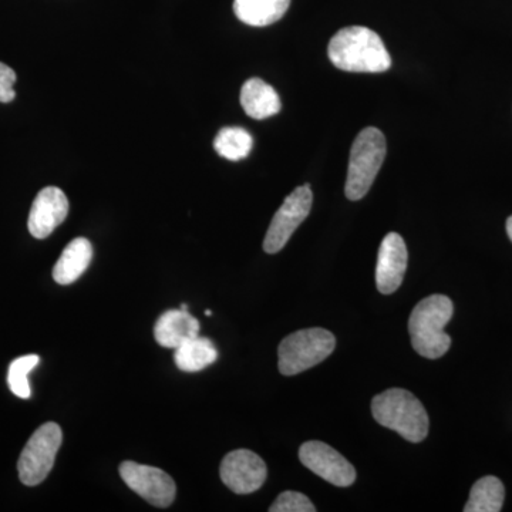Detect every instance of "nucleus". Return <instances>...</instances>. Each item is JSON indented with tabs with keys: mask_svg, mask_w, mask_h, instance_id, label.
<instances>
[{
	"mask_svg": "<svg viewBox=\"0 0 512 512\" xmlns=\"http://www.w3.org/2000/svg\"><path fill=\"white\" fill-rule=\"evenodd\" d=\"M330 62L343 72L383 73L392 66V57L383 40L365 26L339 30L328 47Z\"/></svg>",
	"mask_w": 512,
	"mask_h": 512,
	"instance_id": "nucleus-1",
	"label": "nucleus"
},
{
	"mask_svg": "<svg viewBox=\"0 0 512 512\" xmlns=\"http://www.w3.org/2000/svg\"><path fill=\"white\" fill-rule=\"evenodd\" d=\"M454 305L446 295H431L414 306L409 319V332L414 350L426 359H440L451 346L444 332L453 318Z\"/></svg>",
	"mask_w": 512,
	"mask_h": 512,
	"instance_id": "nucleus-2",
	"label": "nucleus"
},
{
	"mask_svg": "<svg viewBox=\"0 0 512 512\" xmlns=\"http://www.w3.org/2000/svg\"><path fill=\"white\" fill-rule=\"evenodd\" d=\"M372 413L380 426L396 431L410 443H420L429 434V414L409 390L389 389L377 394Z\"/></svg>",
	"mask_w": 512,
	"mask_h": 512,
	"instance_id": "nucleus-3",
	"label": "nucleus"
},
{
	"mask_svg": "<svg viewBox=\"0 0 512 512\" xmlns=\"http://www.w3.org/2000/svg\"><path fill=\"white\" fill-rule=\"evenodd\" d=\"M386 138L379 128L367 127L360 131L350 151L348 180L345 194L350 201H359L375 183L386 158Z\"/></svg>",
	"mask_w": 512,
	"mask_h": 512,
	"instance_id": "nucleus-4",
	"label": "nucleus"
},
{
	"mask_svg": "<svg viewBox=\"0 0 512 512\" xmlns=\"http://www.w3.org/2000/svg\"><path fill=\"white\" fill-rule=\"evenodd\" d=\"M336 348L332 332L322 328L298 330L286 336L279 345V372L284 376H295L318 366L328 359Z\"/></svg>",
	"mask_w": 512,
	"mask_h": 512,
	"instance_id": "nucleus-5",
	"label": "nucleus"
},
{
	"mask_svg": "<svg viewBox=\"0 0 512 512\" xmlns=\"http://www.w3.org/2000/svg\"><path fill=\"white\" fill-rule=\"evenodd\" d=\"M62 441V429L56 423L43 424L33 433L18 463L19 478L23 484L35 487L46 480L55 466Z\"/></svg>",
	"mask_w": 512,
	"mask_h": 512,
	"instance_id": "nucleus-6",
	"label": "nucleus"
},
{
	"mask_svg": "<svg viewBox=\"0 0 512 512\" xmlns=\"http://www.w3.org/2000/svg\"><path fill=\"white\" fill-rule=\"evenodd\" d=\"M312 204L313 194L309 185L296 188L286 197L266 232L264 239L266 254H278L281 249L285 248L293 232L311 214Z\"/></svg>",
	"mask_w": 512,
	"mask_h": 512,
	"instance_id": "nucleus-7",
	"label": "nucleus"
},
{
	"mask_svg": "<svg viewBox=\"0 0 512 512\" xmlns=\"http://www.w3.org/2000/svg\"><path fill=\"white\" fill-rule=\"evenodd\" d=\"M124 483L154 507H170L174 503L177 487L173 478L157 467L124 461L120 466Z\"/></svg>",
	"mask_w": 512,
	"mask_h": 512,
	"instance_id": "nucleus-8",
	"label": "nucleus"
},
{
	"mask_svg": "<svg viewBox=\"0 0 512 512\" xmlns=\"http://www.w3.org/2000/svg\"><path fill=\"white\" fill-rule=\"evenodd\" d=\"M299 460L316 476L336 487H349L356 481V470L335 448L322 441H306L299 448Z\"/></svg>",
	"mask_w": 512,
	"mask_h": 512,
	"instance_id": "nucleus-9",
	"label": "nucleus"
},
{
	"mask_svg": "<svg viewBox=\"0 0 512 512\" xmlns=\"http://www.w3.org/2000/svg\"><path fill=\"white\" fill-rule=\"evenodd\" d=\"M222 483L235 494H252L264 485L268 470L265 461L251 450H235L227 454L220 467Z\"/></svg>",
	"mask_w": 512,
	"mask_h": 512,
	"instance_id": "nucleus-10",
	"label": "nucleus"
},
{
	"mask_svg": "<svg viewBox=\"0 0 512 512\" xmlns=\"http://www.w3.org/2000/svg\"><path fill=\"white\" fill-rule=\"evenodd\" d=\"M406 242L396 232L384 237L377 255L376 286L383 295H392L403 284L407 269Z\"/></svg>",
	"mask_w": 512,
	"mask_h": 512,
	"instance_id": "nucleus-11",
	"label": "nucleus"
},
{
	"mask_svg": "<svg viewBox=\"0 0 512 512\" xmlns=\"http://www.w3.org/2000/svg\"><path fill=\"white\" fill-rule=\"evenodd\" d=\"M69 200L60 188L46 187L37 194L30 208L28 228L37 239H45L67 218Z\"/></svg>",
	"mask_w": 512,
	"mask_h": 512,
	"instance_id": "nucleus-12",
	"label": "nucleus"
},
{
	"mask_svg": "<svg viewBox=\"0 0 512 512\" xmlns=\"http://www.w3.org/2000/svg\"><path fill=\"white\" fill-rule=\"evenodd\" d=\"M200 335V322L188 311L173 309L164 312L154 326V338L158 345L167 349H177L184 342Z\"/></svg>",
	"mask_w": 512,
	"mask_h": 512,
	"instance_id": "nucleus-13",
	"label": "nucleus"
},
{
	"mask_svg": "<svg viewBox=\"0 0 512 512\" xmlns=\"http://www.w3.org/2000/svg\"><path fill=\"white\" fill-rule=\"evenodd\" d=\"M241 106L249 117L265 120L275 116L282 109L281 99L274 87L261 79H249L242 86Z\"/></svg>",
	"mask_w": 512,
	"mask_h": 512,
	"instance_id": "nucleus-14",
	"label": "nucleus"
},
{
	"mask_svg": "<svg viewBox=\"0 0 512 512\" xmlns=\"http://www.w3.org/2000/svg\"><path fill=\"white\" fill-rule=\"evenodd\" d=\"M92 259L93 247L89 239H73L56 262L53 278L59 285L73 284L86 272Z\"/></svg>",
	"mask_w": 512,
	"mask_h": 512,
	"instance_id": "nucleus-15",
	"label": "nucleus"
},
{
	"mask_svg": "<svg viewBox=\"0 0 512 512\" xmlns=\"http://www.w3.org/2000/svg\"><path fill=\"white\" fill-rule=\"evenodd\" d=\"M291 0H234L235 16L242 23L264 28L284 18Z\"/></svg>",
	"mask_w": 512,
	"mask_h": 512,
	"instance_id": "nucleus-16",
	"label": "nucleus"
},
{
	"mask_svg": "<svg viewBox=\"0 0 512 512\" xmlns=\"http://www.w3.org/2000/svg\"><path fill=\"white\" fill-rule=\"evenodd\" d=\"M218 350L210 339L192 338L175 349V365L183 372H200L217 362Z\"/></svg>",
	"mask_w": 512,
	"mask_h": 512,
	"instance_id": "nucleus-17",
	"label": "nucleus"
},
{
	"mask_svg": "<svg viewBox=\"0 0 512 512\" xmlns=\"http://www.w3.org/2000/svg\"><path fill=\"white\" fill-rule=\"evenodd\" d=\"M505 498L504 484L500 478H480L471 488L470 500L464 507L466 512H500Z\"/></svg>",
	"mask_w": 512,
	"mask_h": 512,
	"instance_id": "nucleus-18",
	"label": "nucleus"
},
{
	"mask_svg": "<svg viewBox=\"0 0 512 512\" xmlns=\"http://www.w3.org/2000/svg\"><path fill=\"white\" fill-rule=\"evenodd\" d=\"M254 140L245 128L225 127L217 134L214 148L222 158L229 161L244 160L251 153Z\"/></svg>",
	"mask_w": 512,
	"mask_h": 512,
	"instance_id": "nucleus-19",
	"label": "nucleus"
},
{
	"mask_svg": "<svg viewBox=\"0 0 512 512\" xmlns=\"http://www.w3.org/2000/svg\"><path fill=\"white\" fill-rule=\"evenodd\" d=\"M39 362V356L28 355L18 357V359L10 363L8 384L9 389L12 390L15 396L20 397V399H29V397L32 396L28 376L29 373L39 365Z\"/></svg>",
	"mask_w": 512,
	"mask_h": 512,
	"instance_id": "nucleus-20",
	"label": "nucleus"
},
{
	"mask_svg": "<svg viewBox=\"0 0 512 512\" xmlns=\"http://www.w3.org/2000/svg\"><path fill=\"white\" fill-rule=\"evenodd\" d=\"M271 512H315L316 507L306 495L296 491H285L269 507Z\"/></svg>",
	"mask_w": 512,
	"mask_h": 512,
	"instance_id": "nucleus-21",
	"label": "nucleus"
},
{
	"mask_svg": "<svg viewBox=\"0 0 512 512\" xmlns=\"http://www.w3.org/2000/svg\"><path fill=\"white\" fill-rule=\"evenodd\" d=\"M15 70L10 69L8 64L0 63V103H10L15 100L16 92L13 86L16 83Z\"/></svg>",
	"mask_w": 512,
	"mask_h": 512,
	"instance_id": "nucleus-22",
	"label": "nucleus"
},
{
	"mask_svg": "<svg viewBox=\"0 0 512 512\" xmlns=\"http://www.w3.org/2000/svg\"><path fill=\"white\" fill-rule=\"evenodd\" d=\"M507 234H508V237H510L511 242H512V215L507 220Z\"/></svg>",
	"mask_w": 512,
	"mask_h": 512,
	"instance_id": "nucleus-23",
	"label": "nucleus"
},
{
	"mask_svg": "<svg viewBox=\"0 0 512 512\" xmlns=\"http://www.w3.org/2000/svg\"><path fill=\"white\" fill-rule=\"evenodd\" d=\"M180 309H183V311H188L187 303H183V305L180 306Z\"/></svg>",
	"mask_w": 512,
	"mask_h": 512,
	"instance_id": "nucleus-24",
	"label": "nucleus"
},
{
	"mask_svg": "<svg viewBox=\"0 0 512 512\" xmlns=\"http://www.w3.org/2000/svg\"><path fill=\"white\" fill-rule=\"evenodd\" d=\"M205 315H207V316H211V311H210V309H208V311H207V312H205Z\"/></svg>",
	"mask_w": 512,
	"mask_h": 512,
	"instance_id": "nucleus-25",
	"label": "nucleus"
}]
</instances>
